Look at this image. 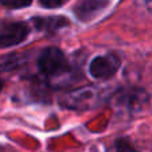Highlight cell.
Instances as JSON below:
<instances>
[{
  "instance_id": "obj_4",
  "label": "cell",
  "mask_w": 152,
  "mask_h": 152,
  "mask_svg": "<svg viewBox=\"0 0 152 152\" xmlns=\"http://www.w3.org/2000/svg\"><path fill=\"white\" fill-rule=\"evenodd\" d=\"M120 58L115 53L96 56L89 63V74L97 80H108L113 77L120 68Z\"/></svg>"
},
{
  "instance_id": "obj_13",
  "label": "cell",
  "mask_w": 152,
  "mask_h": 152,
  "mask_svg": "<svg viewBox=\"0 0 152 152\" xmlns=\"http://www.w3.org/2000/svg\"><path fill=\"white\" fill-rule=\"evenodd\" d=\"M1 89H3V81L0 80V92H1Z\"/></svg>"
},
{
  "instance_id": "obj_7",
  "label": "cell",
  "mask_w": 152,
  "mask_h": 152,
  "mask_svg": "<svg viewBox=\"0 0 152 152\" xmlns=\"http://www.w3.org/2000/svg\"><path fill=\"white\" fill-rule=\"evenodd\" d=\"M34 24L37 29L42 31H47V32H52L56 31L59 28L68 26V20L63 16H50V18H35Z\"/></svg>"
},
{
  "instance_id": "obj_6",
  "label": "cell",
  "mask_w": 152,
  "mask_h": 152,
  "mask_svg": "<svg viewBox=\"0 0 152 152\" xmlns=\"http://www.w3.org/2000/svg\"><path fill=\"white\" fill-rule=\"evenodd\" d=\"M108 4L110 0H79L74 7V13L80 21H89L96 18Z\"/></svg>"
},
{
  "instance_id": "obj_3",
  "label": "cell",
  "mask_w": 152,
  "mask_h": 152,
  "mask_svg": "<svg viewBox=\"0 0 152 152\" xmlns=\"http://www.w3.org/2000/svg\"><path fill=\"white\" fill-rule=\"evenodd\" d=\"M150 100V96L145 89L139 87H129V88H121L112 96V102L121 108L128 111H139L144 107Z\"/></svg>"
},
{
  "instance_id": "obj_9",
  "label": "cell",
  "mask_w": 152,
  "mask_h": 152,
  "mask_svg": "<svg viewBox=\"0 0 152 152\" xmlns=\"http://www.w3.org/2000/svg\"><path fill=\"white\" fill-rule=\"evenodd\" d=\"M0 3L11 10H19V8H26L31 5L32 0H0Z\"/></svg>"
},
{
  "instance_id": "obj_1",
  "label": "cell",
  "mask_w": 152,
  "mask_h": 152,
  "mask_svg": "<svg viewBox=\"0 0 152 152\" xmlns=\"http://www.w3.org/2000/svg\"><path fill=\"white\" fill-rule=\"evenodd\" d=\"M105 100L104 89L97 87H83L75 91L67 92L60 97V104L75 111H87L99 107Z\"/></svg>"
},
{
  "instance_id": "obj_11",
  "label": "cell",
  "mask_w": 152,
  "mask_h": 152,
  "mask_svg": "<svg viewBox=\"0 0 152 152\" xmlns=\"http://www.w3.org/2000/svg\"><path fill=\"white\" fill-rule=\"evenodd\" d=\"M40 4L45 8H58L64 4L66 0H39Z\"/></svg>"
},
{
  "instance_id": "obj_2",
  "label": "cell",
  "mask_w": 152,
  "mask_h": 152,
  "mask_svg": "<svg viewBox=\"0 0 152 152\" xmlns=\"http://www.w3.org/2000/svg\"><path fill=\"white\" fill-rule=\"evenodd\" d=\"M40 72L47 77H56L68 72L69 67L63 51L56 47H47L40 52L37 59Z\"/></svg>"
},
{
  "instance_id": "obj_5",
  "label": "cell",
  "mask_w": 152,
  "mask_h": 152,
  "mask_svg": "<svg viewBox=\"0 0 152 152\" xmlns=\"http://www.w3.org/2000/svg\"><path fill=\"white\" fill-rule=\"evenodd\" d=\"M29 35V27L24 21L7 24L0 31V48H10L23 43Z\"/></svg>"
},
{
  "instance_id": "obj_12",
  "label": "cell",
  "mask_w": 152,
  "mask_h": 152,
  "mask_svg": "<svg viewBox=\"0 0 152 152\" xmlns=\"http://www.w3.org/2000/svg\"><path fill=\"white\" fill-rule=\"evenodd\" d=\"M145 5H147V10L152 13V0H145Z\"/></svg>"
},
{
  "instance_id": "obj_8",
  "label": "cell",
  "mask_w": 152,
  "mask_h": 152,
  "mask_svg": "<svg viewBox=\"0 0 152 152\" xmlns=\"http://www.w3.org/2000/svg\"><path fill=\"white\" fill-rule=\"evenodd\" d=\"M23 59H21L20 55H7V56H3L0 58V72L3 71H11V69L16 68L19 67L21 63H23Z\"/></svg>"
},
{
  "instance_id": "obj_10",
  "label": "cell",
  "mask_w": 152,
  "mask_h": 152,
  "mask_svg": "<svg viewBox=\"0 0 152 152\" xmlns=\"http://www.w3.org/2000/svg\"><path fill=\"white\" fill-rule=\"evenodd\" d=\"M116 152H139L128 139H118L115 143Z\"/></svg>"
}]
</instances>
